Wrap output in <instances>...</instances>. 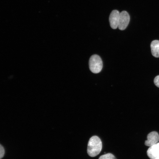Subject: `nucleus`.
Listing matches in <instances>:
<instances>
[{"mask_svg": "<svg viewBox=\"0 0 159 159\" xmlns=\"http://www.w3.org/2000/svg\"><path fill=\"white\" fill-rule=\"evenodd\" d=\"M154 82L155 85L159 88V75L156 76L155 78Z\"/></svg>", "mask_w": 159, "mask_h": 159, "instance_id": "9", "label": "nucleus"}, {"mask_svg": "<svg viewBox=\"0 0 159 159\" xmlns=\"http://www.w3.org/2000/svg\"><path fill=\"white\" fill-rule=\"evenodd\" d=\"M150 48L152 55L155 57H159V40L152 41L150 44Z\"/></svg>", "mask_w": 159, "mask_h": 159, "instance_id": "7", "label": "nucleus"}, {"mask_svg": "<svg viewBox=\"0 0 159 159\" xmlns=\"http://www.w3.org/2000/svg\"><path fill=\"white\" fill-rule=\"evenodd\" d=\"M98 159H117L115 156L111 153H107L100 156Z\"/></svg>", "mask_w": 159, "mask_h": 159, "instance_id": "8", "label": "nucleus"}, {"mask_svg": "<svg viewBox=\"0 0 159 159\" xmlns=\"http://www.w3.org/2000/svg\"><path fill=\"white\" fill-rule=\"evenodd\" d=\"M103 63L100 57L94 54L90 57L89 60V67L90 70L93 73H98L101 71Z\"/></svg>", "mask_w": 159, "mask_h": 159, "instance_id": "2", "label": "nucleus"}, {"mask_svg": "<svg viewBox=\"0 0 159 159\" xmlns=\"http://www.w3.org/2000/svg\"><path fill=\"white\" fill-rule=\"evenodd\" d=\"M159 141V135L155 131H153L148 134L147 136V140H145V145L151 147L158 143Z\"/></svg>", "mask_w": 159, "mask_h": 159, "instance_id": "5", "label": "nucleus"}, {"mask_svg": "<svg viewBox=\"0 0 159 159\" xmlns=\"http://www.w3.org/2000/svg\"><path fill=\"white\" fill-rule=\"evenodd\" d=\"M0 159L2 158L4 156V148L1 145H0Z\"/></svg>", "mask_w": 159, "mask_h": 159, "instance_id": "10", "label": "nucleus"}, {"mask_svg": "<svg viewBox=\"0 0 159 159\" xmlns=\"http://www.w3.org/2000/svg\"><path fill=\"white\" fill-rule=\"evenodd\" d=\"M130 20V16L127 12L122 11L120 13L118 28L121 30L125 29L127 26Z\"/></svg>", "mask_w": 159, "mask_h": 159, "instance_id": "3", "label": "nucleus"}, {"mask_svg": "<svg viewBox=\"0 0 159 159\" xmlns=\"http://www.w3.org/2000/svg\"><path fill=\"white\" fill-rule=\"evenodd\" d=\"M102 147V142L100 139L97 136H93L88 141L87 153L91 157H95L101 152Z\"/></svg>", "mask_w": 159, "mask_h": 159, "instance_id": "1", "label": "nucleus"}, {"mask_svg": "<svg viewBox=\"0 0 159 159\" xmlns=\"http://www.w3.org/2000/svg\"><path fill=\"white\" fill-rule=\"evenodd\" d=\"M120 13L116 10L112 11L109 18V21L111 27L113 29H115L118 26V22Z\"/></svg>", "mask_w": 159, "mask_h": 159, "instance_id": "4", "label": "nucleus"}, {"mask_svg": "<svg viewBox=\"0 0 159 159\" xmlns=\"http://www.w3.org/2000/svg\"><path fill=\"white\" fill-rule=\"evenodd\" d=\"M147 153L150 159H159V143L150 147Z\"/></svg>", "mask_w": 159, "mask_h": 159, "instance_id": "6", "label": "nucleus"}]
</instances>
